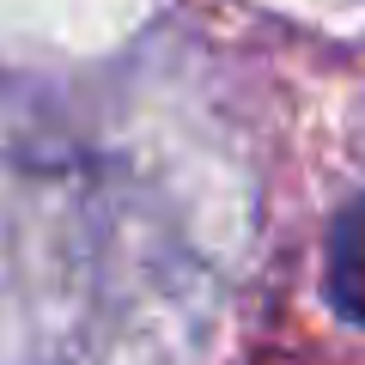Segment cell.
I'll list each match as a JSON object with an SVG mask.
<instances>
[{
    "label": "cell",
    "instance_id": "obj_1",
    "mask_svg": "<svg viewBox=\"0 0 365 365\" xmlns=\"http://www.w3.org/2000/svg\"><path fill=\"white\" fill-rule=\"evenodd\" d=\"M323 287L347 323L365 329V195H353L329 225V250H323Z\"/></svg>",
    "mask_w": 365,
    "mask_h": 365
}]
</instances>
